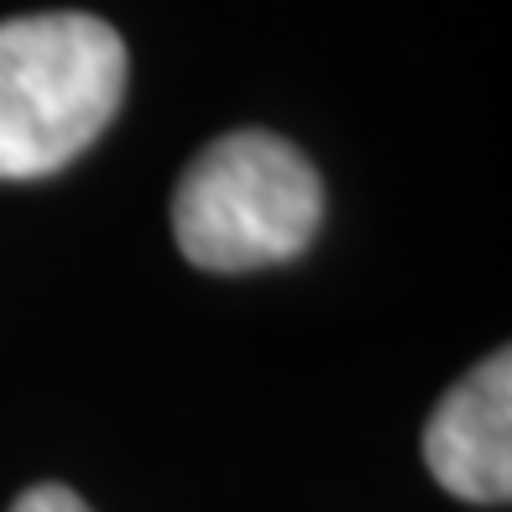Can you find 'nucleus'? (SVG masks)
Returning <instances> with one entry per match:
<instances>
[{
    "instance_id": "20e7f679",
    "label": "nucleus",
    "mask_w": 512,
    "mask_h": 512,
    "mask_svg": "<svg viewBox=\"0 0 512 512\" xmlns=\"http://www.w3.org/2000/svg\"><path fill=\"white\" fill-rule=\"evenodd\" d=\"M11 512H89V502L79 497V492H68V486H27L16 502H11Z\"/></svg>"
},
{
    "instance_id": "f03ea898",
    "label": "nucleus",
    "mask_w": 512,
    "mask_h": 512,
    "mask_svg": "<svg viewBox=\"0 0 512 512\" xmlns=\"http://www.w3.org/2000/svg\"><path fill=\"white\" fill-rule=\"evenodd\" d=\"M319 220V173L272 131H230L209 142L173 194L178 251L204 272L277 267L314 241Z\"/></svg>"
},
{
    "instance_id": "7ed1b4c3",
    "label": "nucleus",
    "mask_w": 512,
    "mask_h": 512,
    "mask_svg": "<svg viewBox=\"0 0 512 512\" xmlns=\"http://www.w3.org/2000/svg\"><path fill=\"white\" fill-rule=\"evenodd\" d=\"M424 460L434 481L460 502L502 507L512 497V356H486L455 382L424 429Z\"/></svg>"
},
{
    "instance_id": "f257e3e1",
    "label": "nucleus",
    "mask_w": 512,
    "mask_h": 512,
    "mask_svg": "<svg viewBox=\"0 0 512 512\" xmlns=\"http://www.w3.org/2000/svg\"><path fill=\"white\" fill-rule=\"evenodd\" d=\"M126 42L100 16L42 11L0 21V178L68 168L115 121Z\"/></svg>"
}]
</instances>
